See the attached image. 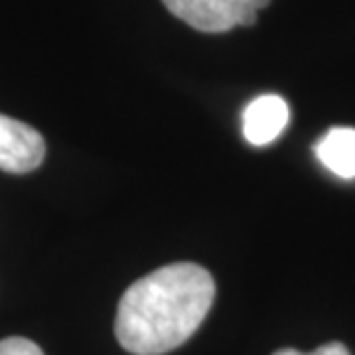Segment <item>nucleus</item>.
Here are the masks:
<instances>
[{
    "instance_id": "obj_6",
    "label": "nucleus",
    "mask_w": 355,
    "mask_h": 355,
    "mask_svg": "<svg viewBox=\"0 0 355 355\" xmlns=\"http://www.w3.org/2000/svg\"><path fill=\"white\" fill-rule=\"evenodd\" d=\"M0 355H44L35 342L26 337H7L0 342Z\"/></svg>"
},
{
    "instance_id": "obj_4",
    "label": "nucleus",
    "mask_w": 355,
    "mask_h": 355,
    "mask_svg": "<svg viewBox=\"0 0 355 355\" xmlns=\"http://www.w3.org/2000/svg\"><path fill=\"white\" fill-rule=\"evenodd\" d=\"M288 123V104L279 95H261L243 111V137L252 146H268Z\"/></svg>"
},
{
    "instance_id": "obj_2",
    "label": "nucleus",
    "mask_w": 355,
    "mask_h": 355,
    "mask_svg": "<svg viewBox=\"0 0 355 355\" xmlns=\"http://www.w3.org/2000/svg\"><path fill=\"white\" fill-rule=\"evenodd\" d=\"M168 12L201 33H226L254 26L259 10L270 0H162Z\"/></svg>"
},
{
    "instance_id": "obj_1",
    "label": "nucleus",
    "mask_w": 355,
    "mask_h": 355,
    "mask_svg": "<svg viewBox=\"0 0 355 355\" xmlns=\"http://www.w3.org/2000/svg\"><path fill=\"white\" fill-rule=\"evenodd\" d=\"M215 300V279L196 263H171L125 291L116 337L134 355H164L198 330Z\"/></svg>"
},
{
    "instance_id": "obj_7",
    "label": "nucleus",
    "mask_w": 355,
    "mask_h": 355,
    "mask_svg": "<svg viewBox=\"0 0 355 355\" xmlns=\"http://www.w3.org/2000/svg\"><path fill=\"white\" fill-rule=\"evenodd\" d=\"M272 355H351V353L344 344L330 342V344L318 346V349L311 351V353H302V351H295V349H282V351H275Z\"/></svg>"
},
{
    "instance_id": "obj_3",
    "label": "nucleus",
    "mask_w": 355,
    "mask_h": 355,
    "mask_svg": "<svg viewBox=\"0 0 355 355\" xmlns=\"http://www.w3.org/2000/svg\"><path fill=\"white\" fill-rule=\"evenodd\" d=\"M46 144L35 127L0 113V171L31 173L42 166Z\"/></svg>"
},
{
    "instance_id": "obj_5",
    "label": "nucleus",
    "mask_w": 355,
    "mask_h": 355,
    "mask_svg": "<svg viewBox=\"0 0 355 355\" xmlns=\"http://www.w3.org/2000/svg\"><path fill=\"white\" fill-rule=\"evenodd\" d=\"M318 162L344 180L355 178V130L353 127H332L314 146Z\"/></svg>"
}]
</instances>
